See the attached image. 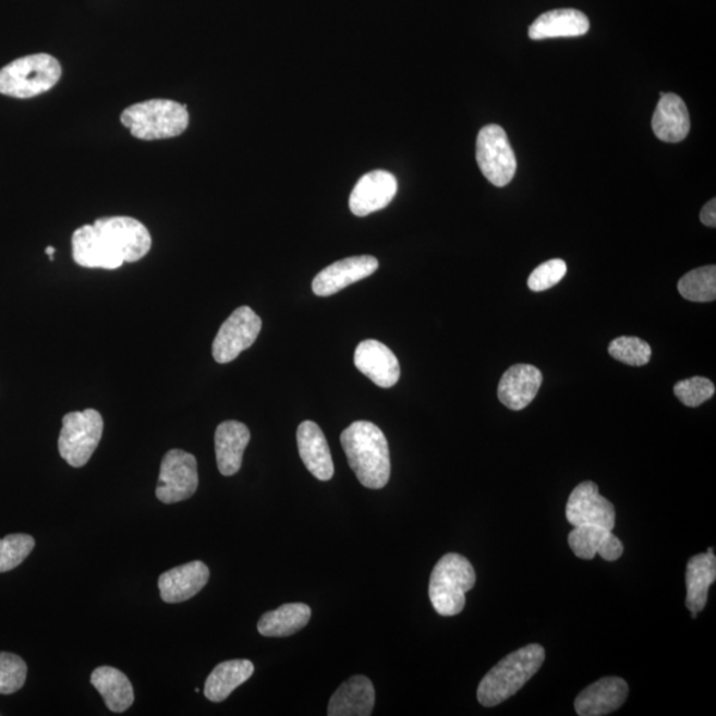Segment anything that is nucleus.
<instances>
[{
	"mask_svg": "<svg viewBox=\"0 0 716 716\" xmlns=\"http://www.w3.org/2000/svg\"><path fill=\"white\" fill-rule=\"evenodd\" d=\"M340 440L349 466L361 485L372 489L388 485L391 473L390 451L381 428L368 421L353 422L341 433Z\"/></svg>",
	"mask_w": 716,
	"mask_h": 716,
	"instance_id": "1",
	"label": "nucleus"
},
{
	"mask_svg": "<svg viewBox=\"0 0 716 716\" xmlns=\"http://www.w3.org/2000/svg\"><path fill=\"white\" fill-rule=\"evenodd\" d=\"M546 659L544 647L532 644L501 659L482 679L476 696L482 706L495 707L515 695L542 669Z\"/></svg>",
	"mask_w": 716,
	"mask_h": 716,
	"instance_id": "2",
	"label": "nucleus"
},
{
	"mask_svg": "<svg viewBox=\"0 0 716 716\" xmlns=\"http://www.w3.org/2000/svg\"><path fill=\"white\" fill-rule=\"evenodd\" d=\"M476 583L475 569L466 557L448 554L434 567L428 597L437 614L445 617L461 614L466 605V593Z\"/></svg>",
	"mask_w": 716,
	"mask_h": 716,
	"instance_id": "3",
	"label": "nucleus"
},
{
	"mask_svg": "<svg viewBox=\"0 0 716 716\" xmlns=\"http://www.w3.org/2000/svg\"><path fill=\"white\" fill-rule=\"evenodd\" d=\"M121 122L139 139L173 138L187 130L189 112L186 106L173 100H148L126 108Z\"/></svg>",
	"mask_w": 716,
	"mask_h": 716,
	"instance_id": "4",
	"label": "nucleus"
},
{
	"mask_svg": "<svg viewBox=\"0 0 716 716\" xmlns=\"http://www.w3.org/2000/svg\"><path fill=\"white\" fill-rule=\"evenodd\" d=\"M60 77L61 65L51 54H29L0 70V94L31 99L52 89Z\"/></svg>",
	"mask_w": 716,
	"mask_h": 716,
	"instance_id": "5",
	"label": "nucleus"
},
{
	"mask_svg": "<svg viewBox=\"0 0 716 716\" xmlns=\"http://www.w3.org/2000/svg\"><path fill=\"white\" fill-rule=\"evenodd\" d=\"M104 421L95 409L64 415L59 437L61 458L72 468H83L88 463L102 438Z\"/></svg>",
	"mask_w": 716,
	"mask_h": 716,
	"instance_id": "6",
	"label": "nucleus"
},
{
	"mask_svg": "<svg viewBox=\"0 0 716 716\" xmlns=\"http://www.w3.org/2000/svg\"><path fill=\"white\" fill-rule=\"evenodd\" d=\"M476 162L494 186L505 187L512 181L518 162L503 128L487 125L477 134Z\"/></svg>",
	"mask_w": 716,
	"mask_h": 716,
	"instance_id": "7",
	"label": "nucleus"
},
{
	"mask_svg": "<svg viewBox=\"0 0 716 716\" xmlns=\"http://www.w3.org/2000/svg\"><path fill=\"white\" fill-rule=\"evenodd\" d=\"M197 459L183 450H170L163 457L156 495L165 505L193 497L198 488Z\"/></svg>",
	"mask_w": 716,
	"mask_h": 716,
	"instance_id": "8",
	"label": "nucleus"
},
{
	"mask_svg": "<svg viewBox=\"0 0 716 716\" xmlns=\"http://www.w3.org/2000/svg\"><path fill=\"white\" fill-rule=\"evenodd\" d=\"M262 320L253 310L243 305L222 324L213 342V357L219 364L234 361L254 344L260 333Z\"/></svg>",
	"mask_w": 716,
	"mask_h": 716,
	"instance_id": "9",
	"label": "nucleus"
},
{
	"mask_svg": "<svg viewBox=\"0 0 716 716\" xmlns=\"http://www.w3.org/2000/svg\"><path fill=\"white\" fill-rule=\"evenodd\" d=\"M94 226L126 263L143 259L150 251V232L137 219L131 217L100 218Z\"/></svg>",
	"mask_w": 716,
	"mask_h": 716,
	"instance_id": "10",
	"label": "nucleus"
},
{
	"mask_svg": "<svg viewBox=\"0 0 716 716\" xmlns=\"http://www.w3.org/2000/svg\"><path fill=\"white\" fill-rule=\"evenodd\" d=\"M566 517L573 527L596 525L611 531L616 527V508L599 495L595 482H583L573 488L567 501Z\"/></svg>",
	"mask_w": 716,
	"mask_h": 716,
	"instance_id": "11",
	"label": "nucleus"
},
{
	"mask_svg": "<svg viewBox=\"0 0 716 716\" xmlns=\"http://www.w3.org/2000/svg\"><path fill=\"white\" fill-rule=\"evenodd\" d=\"M378 268V260L369 255L352 256V258L335 262L324 268L312 283V290L317 296H332L356 281L369 278Z\"/></svg>",
	"mask_w": 716,
	"mask_h": 716,
	"instance_id": "12",
	"label": "nucleus"
},
{
	"mask_svg": "<svg viewBox=\"0 0 716 716\" xmlns=\"http://www.w3.org/2000/svg\"><path fill=\"white\" fill-rule=\"evenodd\" d=\"M397 180L385 170H375L365 174L354 186L349 198V207L354 216L366 217L385 209L397 194Z\"/></svg>",
	"mask_w": 716,
	"mask_h": 716,
	"instance_id": "13",
	"label": "nucleus"
},
{
	"mask_svg": "<svg viewBox=\"0 0 716 716\" xmlns=\"http://www.w3.org/2000/svg\"><path fill=\"white\" fill-rule=\"evenodd\" d=\"M354 365L379 388L395 387L400 379L401 368L396 354L377 340L360 342L354 352Z\"/></svg>",
	"mask_w": 716,
	"mask_h": 716,
	"instance_id": "14",
	"label": "nucleus"
},
{
	"mask_svg": "<svg viewBox=\"0 0 716 716\" xmlns=\"http://www.w3.org/2000/svg\"><path fill=\"white\" fill-rule=\"evenodd\" d=\"M72 254L77 265L85 268L118 269L125 263L94 224L73 232Z\"/></svg>",
	"mask_w": 716,
	"mask_h": 716,
	"instance_id": "15",
	"label": "nucleus"
},
{
	"mask_svg": "<svg viewBox=\"0 0 716 716\" xmlns=\"http://www.w3.org/2000/svg\"><path fill=\"white\" fill-rule=\"evenodd\" d=\"M629 695L626 679L607 677L591 684L578 695L574 709L580 716H604L620 708Z\"/></svg>",
	"mask_w": 716,
	"mask_h": 716,
	"instance_id": "16",
	"label": "nucleus"
},
{
	"mask_svg": "<svg viewBox=\"0 0 716 716\" xmlns=\"http://www.w3.org/2000/svg\"><path fill=\"white\" fill-rule=\"evenodd\" d=\"M209 579L210 571L205 562H187V565L170 569L159 577V593H161L163 602L168 604L187 602L204 590Z\"/></svg>",
	"mask_w": 716,
	"mask_h": 716,
	"instance_id": "17",
	"label": "nucleus"
},
{
	"mask_svg": "<svg viewBox=\"0 0 716 716\" xmlns=\"http://www.w3.org/2000/svg\"><path fill=\"white\" fill-rule=\"evenodd\" d=\"M543 383L542 372L536 366L518 364L507 369L498 387L499 401L511 410L527 408L538 393Z\"/></svg>",
	"mask_w": 716,
	"mask_h": 716,
	"instance_id": "18",
	"label": "nucleus"
},
{
	"mask_svg": "<svg viewBox=\"0 0 716 716\" xmlns=\"http://www.w3.org/2000/svg\"><path fill=\"white\" fill-rule=\"evenodd\" d=\"M298 448L305 468L318 481L332 480L333 459L326 436L315 422L304 421L298 428Z\"/></svg>",
	"mask_w": 716,
	"mask_h": 716,
	"instance_id": "19",
	"label": "nucleus"
},
{
	"mask_svg": "<svg viewBox=\"0 0 716 716\" xmlns=\"http://www.w3.org/2000/svg\"><path fill=\"white\" fill-rule=\"evenodd\" d=\"M572 553L583 560L595 559L596 555L607 561H616L623 554V544L611 530L596 525H580L573 527L568 536Z\"/></svg>",
	"mask_w": 716,
	"mask_h": 716,
	"instance_id": "20",
	"label": "nucleus"
},
{
	"mask_svg": "<svg viewBox=\"0 0 716 716\" xmlns=\"http://www.w3.org/2000/svg\"><path fill=\"white\" fill-rule=\"evenodd\" d=\"M376 693L369 678L354 676L347 679L330 697L329 716H369L375 707Z\"/></svg>",
	"mask_w": 716,
	"mask_h": 716,
	"instance_id": "21",
	"label": "nucleus"
},
{
	"mask_svg": "<svg viewBox=\"0 0 716 716\" xmlns=\"http://www.w3.org/2000/svg\"><path fill=\"white\" fill-rule=\"evenodd\" d=\"M250 439L248 427L242 422L226 421L217 427L216 454L220 474L232 476L241 470Z\"/></svg>",
	"mask_w": 716,
	"mask_h": 716,
	"instance_id": "22",
	"label": "nucleus"
},
{
	"mask_svg": "<svg viewBox=\"0 0 716 716\" xmlns=\"http://www.w3.org/2000/svg\"><path fill=\"white\" fill-rule=\"evenodd\" d=\"M653 132L664 143H681L690 132V114L687 104L675 94L660 97L652 121Z\"/></svg>",
	"mask_w": 716,
	"mask_h": 716,
	"instance_id": "23",
	"label": "nucleus"
},
{
	"mask_svg": "<svg viewBox=\"0 0 716 716\" xmlns=\"http://www.w3.org/2000/svg\"><path fill=\"white\" fill-rule=\"evenodd\" d=\"M591 23L584 12L573 9L548 11L531 24L529 35L532 40L574 38L590 31Z\"/></svg>",
	"mask_w": 716,
	"mask_h": 716,
	"instance_id": "24",
	"label": "nucleus"
},
{
	"mask_svg": "<svg viewBox=\"0 0 716 716\" xmlns=\"http://www.w3.org/2000/svg\"><path fill=\"white\" fill-rule=\"evenodd\" d=\"M716 580V559L714 549L709 548L706 554L691 557L687 569V607L691 617L705 609L708 599V590Z\"/></svg>",
	"mask_w": 716,
	"mask_h": 716,
	"instance_id": "25",
	"label": "nucleus"
},
{
	"mask_svg": "<svg viewBox=\"0 0 716 716\" xmlns=\"http://www.w3.org/2000/svg\"><path fill=\"white\" fill-rule=\"evenodd\" d=\"M255 666L248 659H232L219 664L205 683V696L211 702H223L232 691L253 677Z\"/></svg>",
	"mask_w": 716,
	"mask_h": 716,
	"instance_id": "26",
	"label": "nucleus"
},
{
	"mask_svg": "<svg viewBox=\"0 0 716 716\" xmlns=\"http://www.w3.org/2000/svg\"><path fill=\"white\" fill-rule=\"evenodd\" d=\"M90 683L99 691L107 707L113 713H124L133 705L134 691L130 679L114 667H97Z\"/></svg>",
	"mask_w": 716,
	"mask_h": 716,
	"instance_id": "27",
	"label": "nucleus"
},
{
	"mask_svg": "<svg viewBox=\"0 0 716 716\" xmlns=\"http://www.w3.org/2000/svg\"><path fill=\"white\" fill-rule=\"evenodd\" d=\"M312 610L302 603L284 604L267 611L258 622V630L265 636H289L308 626Z\"/></svg>",
	"mask_w": 716,
	"mask_h": 716,
	"instance_id": "28",
	"label": "nucleus"
},
{
	"mask_svg": "<svg viewBox=\"0 0 716 716\" xmlns=\"http://www.w3.org/2000/svg\"><path fill=\"white\" fill-rule=\"evenodd\" d=\"M681 295L695 303H709L716 299V267L693 269L678 281Z\"/></svg>",
	"mask_w": 716,
	"mask_h": 716,
	"instance_id": "29",
	"label": "nucleus"
},
{
	"mask_svg": "<svg viewBox=\"0 0 716 716\" xmlns=\"http://www.w3.org/2000/svg\"><path fill=\"white\" fill-rule=\"evenodd\" d=\"M34 547V537L26 534H14L0 538V573L20 567L33 553Z\"/></svg>",
	"mask_w": 716,
	"mask_h": 716,
	"instance_id": "30",
	"label": "nucleus"
},
{
	"mask_svg": "<svg viewBox=\"0 0 716 716\" xmlns=\"http://www.w3.org/2000/svg\"><path fill=\"white\" fill-rule=\"evenodd\" d=\"M609 354L620 363L630 366H644L651 361L652 348L639 338H618L610 342Z\"/></svg>",
	"mask_w": 716,
	"mask_h": 716,
	"instance_id": "31",
	"label": "nucleus"
},
{
	"mask_svg": "<svg viewBox=\"0 0 716 716\" xmlns=\"http://www.w3.org/2000/svg\"><path fill=\"white\" fill-rule=\"evenodd\" d=\"M27 665L20 656L0 653V694H14L26 683Z\"/></svg>",
	"mask_w": 716,
	"mask_h": 716,
	"instance_id": "32",
	"label": "nucleus"
},
{
	"mask_svg": "<svg viewBox=\"0 0 716 716\" xmlns=\"http://www.w3.org/2000/svg\"><path fill=\"white\" fill-rule=\"evenodd\" d=\"M675 393L683 405L696 408L715 395V385L705 377L688 378L676 384Z\"/></svg>",
	"mask_w": 716,
	"mask_h": 716,
	"instance_id": "33",
	"label": "nucleus"
},
{
	"mask_svg": "<svg viewBox=\"0 0 716 716\" xmlns=\"http://www.w3.org/2000/svg\"><path fill=\"white\" fill-rule=\"evenodd\" d=\"M567 265L565 260L553 259L534 269L530 275L529 287L531 291L542 292L553 289L559 284L562 278L566 277Z\"/></svg>",
	"mask_w": 716,
	"mask_h": 716,
	"instance_id": "34",
	"label": "nucleus"
},
{
	"mask_svg": "<svg viewBox=\"0 0 716 716\" xmlns=\"http://www.w3.org/2000/svg\"><path fill=\"white\" fill-rule=\"evenodd\" d=\"M701 222L708 228H715L716 226V199L707 202L700 214Z\"/></svg>",
	"mask_w": 716,
	"mask_h": 716,
	"instance_id": "35",
	"label": "nucleus"
},
{
	"mask_svg": "<svg viewBox=\"0 0 716 716\" xmlns=\"http://www.w3.org/2000/svg\"><path fill=\"white\" fill-rule=\"evenodd\" d=\"M46 254L50 256V259L53 260V254H54V248L53 247H47L46 248Z\"/></svg>",
	"mask_w": 716,
	"mask_h": 716,
	"instance_id": "36",
	"label": "nucleus"
}]
</instances>
